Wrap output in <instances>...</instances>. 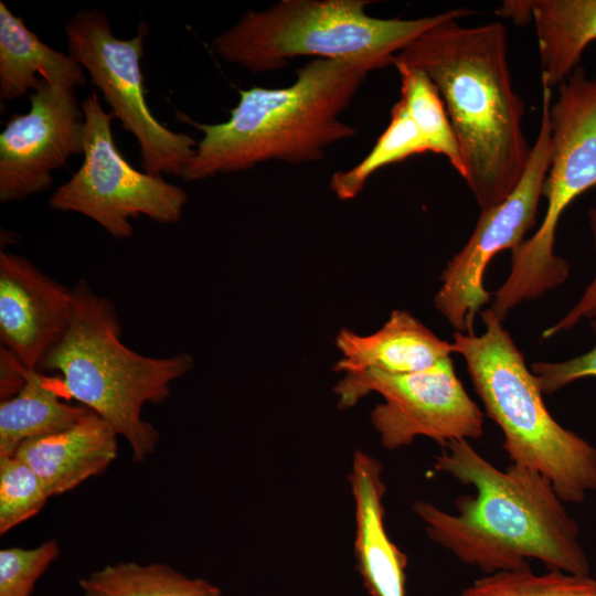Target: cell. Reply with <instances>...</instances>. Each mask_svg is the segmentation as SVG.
Listing matches in <instances>:
<instances>
[{"label": "cell", "instance_id": "cell-23", "mask_svg": "<svg viewBox=\"0 0 596 596\" xmlns=\"http://www.w3.org/2000/svg\"><path fill=\"white\" fill-rule=\"evenodd\" d=\"M596 592V579L563 571L535 574L526 564L475 581L460 596H584Z\"/></svg>", "mask_w": 596, "mask_h": 596}, {"label": "cell", "instance_id": "cell-9", "mask_svg": "<svg viewBox=\"0 0 596 596\" xmlns=\"http://www.w3.org/2000/svg\"><path fill=\"white\" fill-rule=\"evenodd\" d=\"M147 33V24L140 23L135 36L118 39L107 14L96 9L77 11L65 25L68 54L100 89L121 127L136 138L143 172L181 177L196 142L162 125L148 107L140 65Z\"/></svg>", "mask_w": 596, "mask_h": 596}, {"label": "cell", "instance_id": "cell-2", "mask_svg": "<svg viewBox=\"0 0 596 596\" xmlns=\"http://www.w3.org/2000/svg\"><path fill=\"white\" fill-rule=\"evenodd\" d=\"M470 13L457 8L394 63L422 70L435 84L459 146L462 179L485 211L519 183L532 146L523 132L524 104L512 84L507 29L501 22L461 25L459 19Z\"/></svg>", "mask_w": 596, "mask_h": 596}, {"label": "cell", "instance_id": "cell-16", "mask_svg": "<svg viewBox=\"0 0 596 596\" xmlns=\"http://www.w3.org/2000/svg\"><path fill=\"white\" fill-rule=\"evenodd\" d=\"M341 359L336 371L379 370L412 373L426 370L454 353L453 343L438 338L405 310H394L377 331L362 336L341 329L336 338Z\"/></svg>", "mask_w": 596, "mask_h": 596}, {"label": "cell", "instance_id": "cell-4", "mask_svg": "<svg viewBox=\"0 0 596 596\" xmlns=\"http://www.w3.org/2000/svg\"><path fill=\"white\" fill-rule=\"evenodd\" d=\"M120 334L111 301L81 279L72 288L67 329L41 369L58 372L65 393L106 421L126 439L134 459L143 461L155 453L159 433L142 419V407L163 402L193 359L188 353L146 356L126 347Z\"/></svg>", "mask_w": 596, "mask_h": 596}, {"label": "cell", "instance_id": "cell-20", "mask_svg": "<svg viewBox=\"0 0 596 596\" xmlns=\"http://www.w3.org/2000/svg\"><path fill=\"white\" fill-rule=\"evenodd\" d=\"M84 596H221L203 578H191L164 563L109 564L81 578Z\"/></svg>", "mask_w": 596, "mask_h": 596}, {"label": "cell", "instance_id": "cell-7", "mask_svg": "<svg viewBox=\"0 0 596 596\" xmlns=\"http://www.w3.org/2000/svg\"><path fill=\"white\" fill-rule=\"evenodd\" d=\"M551 104L552 158L543 184L545 215L539 230L511 252L510 273L493 294L491 311L502 321L518 305L562 285L568 263L554 253L562 214L596 185V76L578 66L557 87Z\"/></svg>", "mask_w": 596, "mask_h": 596}, {"label": "cell", "instance_id": "cell-22", "mask_svg": "<svg viewBox=\"0 0 596 596\" xmlns=\"http://www.w3.org/2000/svg\"><path fill=\"white\" fill-rule=\"evenodd\" d=\"M427 151V143L398 100L392 108L387 127L370 152L349 170L334 172L330 188L340 200H351L377 170Z\"/></svg>", "mask_w": 596, "mask_h": 596}, {"label": "cell", "instance_id": "cell-28", "mask_svg": "<svg viewBox=\"0 0 596 596\" xmlns=\"http://www.w3.org/2000/svg\"><path fill=\"white\" fill-rule=\"evenodd\" d=\"M0 395L1 401H3L21 390L30 370L3 345H1L0 351Z\"/></svg>", "mask_w": 596, "mask_h": 596}, {"label": "cell", "instance_id": "cell-11", "mask_svg": "<svg viewBox=\"0 0 596 596\" xmlns=\"http://www.w3.org/2000/svg\"><path fill=\"white\" fill-rule=\"evenodd\" d=\"M551 104L552 88L542 84L539 132L519 183L503 201L481 211L469 240L441 273L434 306L455 331L475 333L476 317L491 298L483 284L488 264L498 253L514 251L536 223L552 158Z\"/></svg>", "mask_w": 596, "mask_h": 596}, {"label": "cell", "instance_id": "cell-6", "mask_svg": "<svg viewBox=\"0 0 596 596\" xmlns=\"http://www.w3.org/2000/svg\"><path fill=\"white\" fill-rule=\"evenodd\" d=\"M369 0H281L248 10L213 41L222 60L263 73L285 67L298 56L313 58L395 56L425 31L453 15L451 9L418 19L371 17Z\"/></svg>", "mask_w": 596, "mask_h": 596}, {"label": "cell", "instance_id": "cell-13", "mask_svg": "<svg viewBox=\"0 0 596 596\" xmlns=\"http://www.w3.org/2000/svg\"><path fill=\"white\" fill-rule=\"evenodd\" d=\"M72 289L41 272L25 257L0 253V338L28 369L39 371L64 336Z\"/></svg>", "mask_w": 596, "mask_h": 596}, {"label": "cell", "instance_id": "cell-25", "mask_svg": "<svg viewBox=\"0 0 596 596\" xmlns=\"http://www.w3.org/2000/svg\"><path fill=\"white\" fill-rule=\"evenodd\" d=\"M56 540L33 549L7 547L0 551V596H31L36 581L58 557Z\"/></svg>", "mask_w": 596, "mask_h": 596}, {"label": "cell", "instance_id": "cell-14", "mask_svg": "<svg viewBox=\"0 0 596 596\" xmlns=\"http://www.w3.org/2000/svg\"><path fill=\"white\" fill-rule=\"evenodd\" d=\"M349 482L355 507L354 552L358 570L371 596H406L407 557L384 526L381 462L356 450Z\"/></svg>", "mask_w": 596, "mask_h": 596}, {"label": "cell", "instance_id": "cell-27", "mask_svg": "<svg viewBox=\"0 0 596 596\" xmlns=\"http://www.w3.org/2000/svg\"><path fill=\"white\" fill-rule=\"evenodd\" d=\"M588 219L596 249V203L589 209ZM594 318H596V275L570 311L556 323L543 331L542 339L553 337L561 331L571 330L583 319Z\"/></svg>", "mask_w": 596, "mask_h": 596}, {"label": "cell", "instance_id": "cell-17", "mask_svg": "<svg viewBox=\"0 0 596 596\" xmlns=\"http://www.w3.org/2000/svg\"><path fill=\"white\" fill-rule=\"evenodd\" d=\"M498 14L520 24L533 21L542 84L551 88L579 66L585 49L596 41V0H509Z\"/></svg>", "mask_w": 596, "mask_h": 596}, {"label": "cell", "instance_id": "cell-3", "mask_svg": "<svg viewBox=\"0 0 596 596\" xmlns=\"http://www.w3.org/2000/svg\"><path fill=\"white\" fill-rule=\"evenodd\" d=\"M389 65L372 56L312 58L287 87L240 91L226 121L188 120L203 137L181 178L192 182L269 160L292 164L320 160L329 146L356 134L340 116L369 73Z\"/></svg>", "mask_w": 596, "mask_h": 596}, {"label": "cell", "instance_id": "cell-29", "mask_svg": "<svg viewBox=\"0 0 596 596\" xmlns=\"http://www.w3.org/2000/svg\"><path fill=\"white\" fill-rule=\"evenodd\" d=\"M584 596H596V592L588 593V594H586V595H584Z\"/></svg>", "mask_w": 596, "mask_h": 596}, {"label": "cell", "instance_id": "cell-26", "mask_svg": "<svg viewBox=\"0 0 596 596\" xmlns=\"http://www.w3.org/2000/svg\"><path fill=\"white\" fill-rule=\"evenodd\" d=\"M596 332V321L592 322ZM543 394H553L568 384L586 377H596V344L589 351L561 362H534L531 365Z\"/></svg>", "mask_w": 596, "mask_h": 596}, {"label": "cell", "instance_id": "cell-15", "mask_svg": "<svg viewBox=\"0 0 596 596\" xmlns=\"http://www.w3.org/2000/svg\"><path fill=\"white\" fill-rule=\"evenodd\" d=\"M118 436L91 411L66 429L25 440L14 456L35 471L53 497L103 473L117 457Z\"/></svg>", "mask_w": 596, "mask_h": 596}, {"label": "cell", "instance_id": "cell-18", "mask_svg": "<svg viewBox=\"0 0 596 596\" xmlns=\"http://www.w3.org/2000/svg\"><path fill=\"white\" fill-rule=\"evenodd\" d=\"M44 78L66 88L86 85L84 68L68 53L44 43L0 1V97L11 102L34 91Z\"/></svg>", "mask_w": 596, "mask_h": 596}, {"label": "cell", "instance_id": "cell-5", "mask_svg": "<svg viewBox=\"0 0 596 596\" xmlns=\"http://www.w3.org/2000/svg\"><path fill=\"white\" fill-rule=\"evenodd\" d=\"M480 317L481 334L454 332V353L464 358L488 417L500 427L511 464L543 475L563 502H583L596 491V447L552 417L502 321L490 308Z\"/></svg>", "mask_w": 596, "mask_h": 596}, {"label": "cell", "instance_id": "cell-24", "mask_svg": "<svg viewBox=\"0 0 596 596\" xmlns=\"http://www.w3.org/2000/svg\"><path fill=\"white\" fill-rule=\"evenodd\" d=\"M50 496L35 473L23 460L0 456V534L34 517Z\"/></svg>", "mask_w": 596, "mask_h": 596}, {"label": "cell", "instance_id": "cell-10", "mask_svg": "<svg viewBox=\"0 0 596 596\" xmlns=\"http://www.w3.org/2000/svg\"><path fill=\"white\" fill-rule=\"evenodd\" d=\"M333 391L342 408L372 392L383 397L370 418L389 450L407 446L418 436L444 446L483 435V414L456 375L451 358L412 373L345 372Z\"/></svg>", "mask_w": 596, "mask_h": 596}, {"label": "cell", "instance_id": "cell-12", "mask_svg": "<svg viewBox=\"0 0 596 596\" xmlns=\"http://www.w3.org/2000/svg\"><path fill=\"white\" fill-rule=\"evenodd\" d=\"M83 143L84 113L75 89L42 78L29 110L12 116L0 134V201L45 191L54 170L83 155Z\"/></svg>", "mask_w": 596, "mask_h": 596}, {"label": "cell", "instance_id": "cell-1", "mask_svg": "<svg viewBox=\"0 0 596 596\" xmlns=\"http://www.w3.org/2000/svg\"><path fill=\"white\" fill-rule=\"evenodd\" d=\"M441 447L435 469L471 486L475 494L456 500L457 513L426 501L414 504L432 541L487 574L520 568L526 558H535L549 571L589 575L578 525L547 478L515 464L500 470L468 440Z\"/></svg>", "mask_w": 596, "mask_h": 596}, {"label": "cell", "instance_id": "cell-21", "mask_svg": "<svg viewBox=\"0 0 596 596\" xmlns=\"http://www.w3.org/2000/svg\"><path fill=\"white\" fill-rule=\"evenodd\" d=\"M401 77V99L428 150L446 157L464 177L465 167L445 104L432 79L422 70L394 63Z\"/></svg>", "mask_w": 596, "mask_h": 596}, {"label": "cell", "instance_id": "cell-8", "mask_svg": "<svg viewBox=\"0 0 596 596\" xmlns=\"http://www.w3.org/2000/svg\"><path fill=\"white\" fill-rule=\"evenodd\" d=\"M84 160L49 200L52 210L83 214L117 240L134 233L130 219L145 215L158 223L182 219L187 192L161 175L135 169L117 149L111 131L115 115L102 108L98 96L82 103Z\"/></svg>", "mask_w": 596, "mask_h": 596}, {"label": "cell", "instance_id": "cell-19", "mask_svg": "<svg viewBox=\"0 0 596 596\" xmlns=\"http://www.w3.org/2000/svg\"><path fill=\"white\" fill-rule=\"evenodd\" d=\"M89 412L65 403L52 380L30 370L21 390L0 403V456H13L25 440L66 429Z\"/></svg>", "mask_w": 596, "mask_h": 596}]
</instances>
